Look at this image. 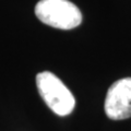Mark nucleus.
<instances>
[{"label": "nucleus", "instance_id": "nucleus-1", "mask_svg": "<svg viewBox=\"0 0 131 131\" xmlns=\"http://www.w3.org/2000/svg\"><path fill=\"white\" fill-rule=\"evenodd\" d=\"M36 85L46 105L58 116H68L74 109V96L54 73L49 71L38 73Z\"/></svg>", "mask_w": 131, "mask_h": 131}, {"label": "nucleus", "instance_id": "nucleus-2", "mask_svg": "<svg viewBox=\"0 0 131 131\" xmlns=\"http://www.w3.org/2000/svg\"><path fill=\"white\" fill-rule=\"evenodd\" d=\"M39 21L60 30H72L82 22V14L69 0H40L35 7Z\"/></svg>", "mask_w": 131, "mask_h": 131}, {"label": "nucleus", "instance_id": "nucleus-3", "mask_svg": "<svg viewBox=\"0 0 131 131\" xmlns=\"http://www.w3.org/2000/svg\"><path fill=\"white\" fill-rule=\"evenodd\" d=\"M104 108L109 119L124 120L131 117V78H124L110 85Z\"/></svg>", "mask_w": 131, "mask_h": 131}]
</instances>
